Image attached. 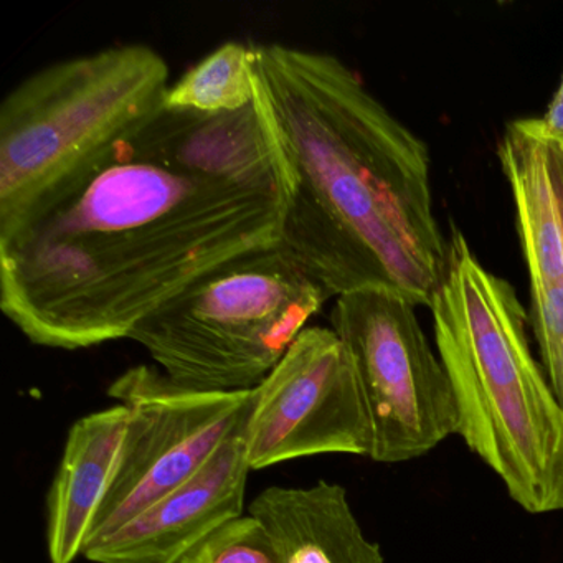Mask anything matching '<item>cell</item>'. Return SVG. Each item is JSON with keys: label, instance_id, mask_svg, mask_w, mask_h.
<instances>
[{"label": "cell", "instance_id": "6", "mask_svg": "<svg viewBox=\"0 0 563 563\" xmlns=\"http://www.w3.org/2000/svg\"><path fill=\"white\" fill-rule=\"evenodd\" d=\"M331 322L367 405L372 461L407 463L457 434L450 378L410 299L384 286L355 289L335 298Z\"/></svg>", "mask_w": 563, "mask_h": 563}, {"label": "cell", "instance_id": "12", "mask_svg": "<svg viewBox=\"0 0 563 563\" xmlns=\"http://www.w3.org/2000/svg\"><path fill=\"white\" fill-rule=\"evenodd\" d=\"M256 98L253 44L229 41L200 58L167 88L164 108L187 113H239Z\"/></svg>", "mask_w": 563, "mask_h": 563}, {"label": "cell", "instance_id": "9", "mask_svg": "<svg viewBox=\"0 0 563 563\" xmlns=\"http://www.w3.org/2000/svg\"><path fill=\"white\" fill-rule=\"evenodd\" d=\"M243 427L245 421L199 473L107 539L91 543L85 559L93 563H179L210 533L242 517L252 473Z\"/></svg>", "mask_w": 563, "mask_h": 563}, {"label": "cell", "instance_id": "13", "mask_svg": "<svg viewBox=\"0 0 563 563\" xmlns=\"http://www.w3.org/2000/svg\"><path fill=\"white\" fill-rule=\"evenodd\" d=\"M179 563H279V560L265 527L249 514L210 533Z\"/></svg>", "mask_w": 563, "mask_h": 563}, {"label": "cell", "instance_id": "11", "mask_svg": "<svg viewBox=\"0 0 563 563\" xmlns=\"http://www.w3.org/2000/svg\"><path fill=\"white\" fill-rule=\"evenodd\" d=\"M249 514L265 527L279 563H385L342 484L269 486L252 500Z\"/></svg>", "mask_w": 563, "mask_h": 563}, {"label": "cell", "instance_id": "5", "mask_svg": "<svg viewBox=\"0 0 563 563\" xmlns=\"http://www.w3.org/2000/svg\"><path fill=\"white\" fill-rule=\"evenodd\" d=\"M329 298L279 242L207 273L143 319L130 339L183 387L253 390Z\"/></svg>", "mask_w": 563, "mask_h": 563}, {"label": "cell", "instance_id": "16", "mask_svg": "<svg viewBox=\"0 0 563 563\" xmlns=\"http://www.w3.org/2000/svg\"><path fill=\"white\" fill-rule=\"evenodd\" d=\"M540 121L550 133L563 134V75L545 113L540 117Z\"/></svg>", "mask_w": 563, "mask_h": 563}, {"label": "cell", "instance_id": "14", "mask_svg": "<svg viewBox=\"0 0 563 563\" xmlns=\"http://www.w3.org/2000/svg\"><path fill=\"white\" fill-rule=\"evenodd\" d=\"M529 324L547 378L563 407V283H529Z\"/></svg>", "mask_w": 563, "mask_h": 563}, {"label": "cell", "instance_id": "8", "mask_svg": "<svg viewBox=\"0 0 563 563\" xmlns=\"http://www.w3.org/2000/svg\"><path fill=\"white\" fill-rule=\"evenodd\" d=\"M243 440L252 471L322 454L368 457L367 405L351 357L332 328L305 329L253 388Z\"/></svg>", "mask_w": 563, "mask_h": 563}, {"label": "cell", "instance_id": "4", "mask_svg": "<svg viewBox=\"0 0 563 563\" xmlns=\"http://www.w3.org/2000/svg\"><path fill=\"white\" fill-rule=\"evenodd\" d=\"M169 85L166 58L146 44L75 55L19 81L0 104V235L163 110Z\"/></svg>", "mask_w": 563, "mask_h": 563}, {"label": "cell", "instance_id": "1", "mask_svg": "<svg viewBox=\"0 0 563 563\" xmlns=\"http://www.w3.org/2000/svg\"><path fill=\"white\" fill-rule=\"evenodd\" d=\"M288 199L258 87L239 113L163 108L0 235V308L41 347L130 339L207 273L282 242Z\"/></svg>", "mask_w": 563, "mask_h": 563}, {"label": "cell", "instance_id": "15", "mask_svg": "<svg viewBox=\"0 0 563 563\" xmlns=\"http://www.w3.org/2000/svg\"><path fill=\"white\" fill-rule=\"evenodd\" d=\"M539 123L542 128L543 137H545L547 151H549L550 177H552L553 190H555L563 227V134H553L547 131L540 118Z\"/></svg>", "mask_w": 563, "mask_h": 563}, {"label": "cell", "instance_id": "10", "mask_svg": "<svg viewBox=\"0 0 563 563\" xmlns=\"http://www.w3.org/2000/svg\"><path fill=\"white\" fill-rule=\"evenodd\" d=\"M128 423L130 411L114 404L71 424L47 494L51 563H74L85 555L91 527L120 463Z\"/></svg>", "mask_w": 563, "mask_h": 563}, {"label": "cell", "instance_id": "3", "mask_svg": "<svg viewBox=\"0 0 563 563\" xmlns=\"http://www.w3.org/2000/svg\"><path fill=\"white\" fill-rule=\"evenodd\" d=\"M428 308L461 440L526 512H560L563 407L530 347L529 312L454 225Z\"/></svg>", "mask_w": 563, "mask_h": 563}, {"label": "cell", "instance_id": "2", "mask_svg": "<svg viewBox=\"0 0 563 563\" xmlns=\"http://www.w3.org/2000/svg\"><path fill=\"white\" fill-rule=\"evenodd\" d=\"M253 57L288 167L283 245L331 298L384 286L430 306L448 239L428 144L338 55L269 42Z\"/></svg>", "mask_w": 563, "mask_h": 563}, {"label": "cell", "instance_id": "7", "mask_svg": "<svg viewBox=\"0 0 563 563\" xmlns=\"http://www.w3.org/2000/svg\"><path fill=\"white\" fill-rule=\"evenodd\" d=\"M108 397L128 408L130 423L87 549L199 473L245 421L252 404V390H194L153 365L118 375Z\"/></svg>", "mask_w": 563, "mask_h": 563}]
</instances>
